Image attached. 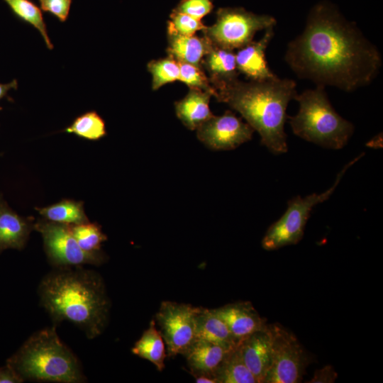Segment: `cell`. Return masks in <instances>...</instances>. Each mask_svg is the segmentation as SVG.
<instances>
[{
    "instance_id": "6da1fadb",
    "label": "cell",
    "mask_w": 383,
    "mask_h": 383,
    "mask_svg": "<svg viewBox=\"0 0 383 383\" xmlns=\"http://www.w3.org/2000/svg\"><path fill=\"white\" fill-rule=\"evenodd\" d=\"M284 60L299 78L347 92L369 85L382 65L374 44L328 2L312 8L302 33L288 43Z\"/></svg>"
},
{
    "instance_id": "7a4b0ae2",
    "label": "cell",
    "mask_w": 383,
    "mask_h": 383,
    "mask_svg": "<svg viewBox=\"0 0 383 383\" xmlns=\"http://www.w3.org/2000/svg\"><path fill=\"white\" fill-rule=\"evenodd\" d=\"M38 294L55 324L69 321L89 339L105 330L111 304L97 272L82 266L55 268L41 279Z\"/></svg>"
},
{
    "instance_id": "3957f363",
    "label": "cell",
    "mask_w": 383,
    "mask_h": 383,
    "mask_svg": "<svg viewBox=\"0 0 383 383\" xmlns=\"http://www.w3.org/2000/svg\"><path fill=\"white\" fill-rule=\"evenodd\" d=\"M214 89L217 101L239 112L272 153L287 151L284 124L287 106L297 94L294 80L278 77L264 81L237 79Z\"/></svg>"
},
{
    "instance_id": "277c9868",
    "label": "cell",
    "mask_w": 383,
    "mask_h": 383,
    "mask_svg": "<svg viewBox=\"0 0 383 383\" xmlns=\"http://www.w3.org/2000/svg\"><path fill=\"white\" fill-rule=\"evenodd\" d=\"M23 381L82 383L81 363L59 338L55 328L32 334L6 362Z\"/></svg>"
},
{
    "instance_id": "5b68a950",
    "label": "cell",
    "mask_w": 383,
    "mask_h": 383,
    "mask_svg": "<svg viewBox=\"0 0 383 383\" xmlns=\"http://www.w3.org/2000/svg\"><path fill=\"white\" fill-rule=\"evenodd\" d=\"M325 87L316 85L297 93L294 99L299 111L287 118L294 135L323 148L340 150L347 145L355 128L333 109Z\"/></svg>"
},
{
    "instance_id": "8992f818",
    "label": "cell",
    "mask_w": 383,
    "mask_h": 383,
    "mask_svg": "<svg viewBox=\"0 0 383 383\" xmlns=\"http://www.w3.org/2000/svg\"><path fill=\"white\" fill-rule=\"evenodd\" d=\"M362 155L361 154L345 165L338 174L332 187L324 192L313 193L306 197L296 196L289 200L284 214L267 230L262 240V248L266 250H274L298 243L303 237L312 209L330 198L347 170Z\"/></svg>"
},
{
    "instance_id": "52a82bcc",
    "label": "cell",
    "mask_w": 383,
    "mask_h": 383,
    "mask_svg": "<svg viewBox=\"0 0 383 383\" xmlns=\"http://www.w3.org/2000/svg\"><path fill=\"white\" fill-rule=\"evenodd\" d=\"M276 23L272 16L256 14L243 8H219L216 22L202 31L214 45L233 50L248 45L257 31L274 27Z\"/></svg>"
},
{
    "instance_id": "ba28073f",
    "label": "cell",
    "mask_w": 383,
    "mask_h": 383,
    "mask_svg": "<svg viewBox=\"0 0 383 383\" xmlns=\"http://www.w3.org/2000/svg\"><path fill=\"white\" fill-rule=\"evenodd\" d=\"M34 229L42 235L48 262L55 268L100 265L106 260L102 251L89 252L82 250L70 224L38 219L34 223Z\"/></svg>"
},
{
    "instance_id": "9c48e42d",
    "label": "cell",
    "mask_w": 383,
    "mask_h": 383,
    "mask_svg": "<svg viewBox=\"0 0 383 383\" xmlns=\"http://www.w3.org/2000/svg\"><path fill=\"white\" fill-rule=\"evenodd\" d=\"M272 335L270 367L264 383L301 382L308 356L296 337L279 323L269 324Z\"/></svg>"
},
{
    "instance_id": "30bf717a",
    "label": "cell",
    "mask_w": 383,
    "mask_h": 383,
    "mask_svg": "<svg viewBox=\"0 0 383 383\" xmlns=\"http://www.w3.org/2000/svg\"><path fill=\"white\" fill-rule=\"evenodd\" d=\"M201 306L171 301L161 302L155 316L167 357L182 355L195 339V318Z\"/></svg>"
},
{
    "instance_id": "8fae6325",
    "label": "cell",
    "mask_w": 383,
    "mask_h": 383,
    "mask_svg": "<svg viewBox=\"0 0 383 383\" xmlns=\"http://www.w3.org/2000/svg\"><path fill=\"white\" fill-rule=\"evenodd\" d=\"M254 131L248 123L228 110L202 123L196 129V136L211 149L230 150L250 140Z\"/></svg>"
},
{
    "instance_id": "7c38bea8",
    "label": "cell",
    "mask_w": 383,
    "mask_h": 383,
    "mask_svg": "<svg viewBox=\"0 0 383 383\" xmlns=\"http://www.w3.org/2000/svg\"><path fill=\"white\" fill-rule=\"evenodd\" d=\"M274 27L265 29L259 40L252 41L235 53L237 70L250 81H264L277 76L270 69L265 58V50L274 37Z\"/></svg>"
},
{
    "instance_id": "4fadbf2b",
    "label": "cell",
    "mask_w": 383,
    "mask_h": 383,
    "mask_svg": "<svg viewBox=\"0 0 383 383\" xmlns=\"http://www.w3.org/2000/svg\"><path fill=\"white\" fill-rule=\"evenodd\" d=\"M213 310L238 342L268 325L248 301L228 304Z\"/></svg>"
},
{
    "instance_id": "5bb4252c",
    "label": "cell",
    "mask_w": 383,
    "mask_h": 383,
    "mask_svg": "<svg viewBox=\"0 0 383 383\" xmlns=\"http://www.w3.org/2000/svg\"><path fill=\"white\" fill-rule=\"evenodd\" d=\"M242 358L257 383H264L267 374L272 352L270 325L252 333L238 343Z\"/></svg>"
},
{
    "instance_id": "9a60e30c",
    "label": "cell",
    "mask_w": 383,
    "mask_h": 383,
    "mask_svg": "<svg viewBox=\"0 0 383 383\" xmlns=\"http://www.w3.org/2000/svg\"><path fill=\"white\" fill-rule=\"evenodd\" d=\"M33 220L17 214L0 194V253L9 248L22 250L34 229Z\"/></svg>"
},
{
    "instance_id": "2e32d148",
    "label": "cell",
    "mask_w": 383,
    "mask_h": 383,
    "mask_svg": "<svg viewBox=\"0 0 383 383\" xmlns=\"http://www.w3.org/2000/svg\"><path fill=\"white\" fill-rule=\"evenodd\" d=\"M231 350L204 340L194 339L182 355L194 377L206 375L214 378L215 372Z\"/></svg>"
},
{
    "instance_id": "e0dca14e",
    "label": "cell",
    "mask_w": 383,
    "mask_h": 383,
    "mask_svg": "<svg viewBox=\"0 0 383 383\" xmlns=\"http://www.w3.org/2000/svg\"><path fill=\"white\" fill-rule=\"evenodd\" d=\"M168 46L167 52L178 62L202 67L205 55L210 51L213 44L204 35H185L167 28Z\"/></svg>"
},
{
    "instance_id": "ac0fdd59",
    "label": "cell",
    "mask_w": 383,
    "mask_h": 383,
    "mask_svg": "<svg viewBox=\"0 0 383 383\" xmlns=\"http://www.w3.org/2000/svg\"><path fill=\"white\" fill-rule=\"evenodd\" d=\"M211 96L208 91L189 88L187 95L174 103L176 115L184 126L196 130L213 116L209 107Z\"/></svg>"
},
{
    "instance_id": "d6986e66",
    "label": "cell",
    "mask_w": 383,
    "mask_h": 383,
    "mask_svg": "<svg viewBox=\"0 0 383 383\" xmlns=\"http://www.w3.org/2000/svg\"><path fill=\"white\" fill-rule=\"evenodd\" d=\"M195 339L204 340L229 350L239 343L213 309L203 307H200L195 318Z\"/></svg>"
},
{
    "instance_id": "ffe728a7",
    "label": "cell",
    "mask_w": 383,
    "mask_h": 383,
    "mask_svg": "<svg viewBox=\"0 0 383 383\" xmlns=\"http://www.w3.org/2000/svg\"><path fill=\"white\" fill-rule=\"evenodd\" d=\"M202 67L207 70L209 81L215 88L238 79L235 53L233 50L213 45L202 61Z\"/></svg>"
},
{
    "instance_id": "44dd1931",
    "label": "cell",
    "mask_w": 383,
    "mask_h": 383,
    "mask_svg": "<svg viewBox=\"0 0 383 383\" xmlns=\"http://www.w3.org/2000/svg\"><path fill=\"white\" fill-rule=\"evenodd\" d=\"M133 354L152 363L158 371L165 369L167 355L165 341L152 318L131 349Z\"/></svg>"
},
{
    "instance_id": "7402d4cb",
    "label": "cell",
    "mask_w": 383,
    "mask_h": 383,
    "mask_svg": "<svg viewBox=\"0 0 383 383\" xmlns=\"http://www.w3.org/2000/svg\"><path fill=\"white\" fill-rule=\"evenodd\" d=\"M214 378L216 383H257L242 358L238 344L226 355Z\"/></svg>"
},
{
    "instance_id": "603a6c76",
    "label": "cell",
    "mask_w": 383,
    "mask_h": 383,
    "mask_svg": "<svg viewBox=\"0 0 383 383\" xmlns=\"http://www.w3.org/2000/svg\"><path fill=\"white\" fill-rule=\"evenodd\" d=\"M35 209L45 219L56 223L73 225L89 221L82 201L63 199L55 204Z\"/></svg>"
},
{
    "instance_id": "cb8c5ba5",
    "label": "cell",
    "mask_w": 383,
    "mask_h": 383,
    "mask_svg": "<svg viewBox=\"0 0 383 383\" xmlns=\"http://www.w3.org/2000/svg\"><path fill=\"white\" fill-rule=\"evenodd\" d=\"M4 1L15 15L39 31L48 49L53 48L41 11L33 2L30 0H4Z\"/></svg>"
},
{
    "instance_id": "d4e9b609",
    "label": "cell",
    "mask_w": 383,
    "mask_h": 383,
    "mask_svg": "<svg viewBox=\"0 0 383 383\" xmlns=\"http://www.w3.org/2000/svg\"><path fill=\"white\" fill-rule=\"evenodd\" d=\"M65 131L89 140H99L106 134L104 120L94 111L77 117Z\"/></svg>"
},
{
    "instance_id": "484cf974",
    "label": "cell",
    "mask_w": 383,
    "mask_h": 383,
    "mask_svg": "<svg viewBox=\"0 0 383 383\" xmlns=\"http://www.w3.org/2000/svg\"><path fill=\"white\" fill-rule=\"evenodd\" d=\"M71 231L82 250L89 252L101 251L103 242L107 236L102 232L101 226L89 221L70 225Z\"/></svg>"
},
{
    "instance_id": "4316f807",
    "label": "cell",
    "mask_w": 383,
    "mask_h": 383,
    "mask_svg": "<svg viewBox=\"0 0 383 383\" xmlns=\"http://www.w3.org/2000/svg\"><path fill=\"white\" fill-rule=\"evenodd\" d=\"M148 70L152 75V89L157 90L163 85L179 80V67L172 57L153 60L148 62Z\"/></svg>"
},
{
    "instance_id": "83f0119b",
    "label": "cell",
    "mask_w": 383,
    "mask_h": 383,
    "mask_svg": "<svg viewBox=\"0 0 383 383\" xmlns=\"http://www.w3.org/2000/svg\"><path fill=\"white\" fill-rule=\"evenodd\" d=\"M178 64L179 67V81H181L189 88H196L208 91L216 97V91L210 83L203 67L181 62H178Z\"/></svg>"
},
{
    "instance_id": "f1b7e54d",
    "label": "cell",
    "mask_w": 383,
    "mask_h": 383,
    "mask_svg": "<svg viewBox=\"0 0 383 383\" xmlns=\"http://www.w3.org/2000/svg\"><path fill=\"white\" fill-rule=\"evenodd\" d=\"M205 26L201 21L197 20L187 14L172 11L167 22V28L177 33L185 35H194L197 30H203Z\"/></svg>"
},
{
    "instance_id": "f546056e",
    "label": "cell",
    "mask_w": 383,
    "mask_h": 383,
    "mask_svg": "<svg viewBox=\"0 0 383 383\" xmlns=\"http://www.w3.org/2000/svg\"><path fill=\"white\" fill-rule=\"evenodd\" d=\"M213 8L211 0H182L173 10L201 21Z\"/></svg>"
},
{
    "instance_id": "4dcf8cb0",
    "label": "cell",
    "mask_w": 383,
    "mask_h": 383,
    "mask_svg": "<svg viewBox=\"0 0 383 383\" xmlns=\"http://www.w3.org/2000/svg\"><path fill=\"white\" fill-rule=\"evenodd\" d=\"M40 9L55 16L60 21L68 18L72 0H38Z\"/></svg>"
},
{
    "instance_id": "1f68e13d",
    "label": "cell",
    "mask_w": 383,
    "mask_h": 383,
    "mask_svg": "<svg viewBox=\"0 0 383 383\" xmlns=\"http://www.w3.org/2000/svg\"><path fill=\"white\" fill-rule=\"evenodd\" d=\"M338 377V373L331 365H326L317 370L313 377L308 382L310 383H333Z\"/></svg>"
},
{
    "instance_id": "d6a6232c",
    "label": "cell",
    "mask_w": 383,
    "mask_h": 383,
    "mask_svg": "<svg viewBox=\"0 0 383 383\" xmlns=\"http://www.w3.org/2000/svg\"><path fill=\"white\" fill-rule=\"evenodd\" d=\"M23 379L8 365L0 367V383H21Z\"/></svg>"
},
{
    "instance_id": "836d02e7",
    "label": "cell",
    "mask_w": 383,
    "mask_h": 383,
    "mask_svg": "<svg viewBox=\"0 0 383 383\" xmlns=\"http://www.w3.org/2000/svg\"><path fill=\"white\" fill-rule=\"evenodd\" d=\"M17 86L18 84L16 79L6 84L0 83V100L7 95L9 90L16 89Z\"/></svg>"
},
{
    "instance_id": "e575fe53",
    "label": "cell",
    "mask_w": 383,
    "mask_h": 383,
    "mask_svg": "<svg viewBox=\"0 0 383 383\" xmlns=\"http://www.w3.org/2000/svg\"><path fill=\"white\" fill-rule=\"evenodd\" d=\"M196 383H216L215 378L206 375H198L194 377Z\"/></svg>"
},
{
    "instance_id": "d590c367",
    "label": "cell",
    "mask_w": 383,
    "mask_h": 383,
    "mask_svg": "<svg viewBox=\"0 0 383 383\" xmlns=\"http://www.w3.org/2000/svg\"><path fill=\"white\" fill-rule=\"evenodd\" d=\"M382 134H379L376 135L374 138H372L368 143L367 144L368 147L372 148H379L380 145L382 146V144L380 143H382Z\"/></svg>"
},
{
    "instance_id": "8d00e7d4",
    "label": "cell",
    "mask_w": 383,
    "mask_h": 383,
    "mask_svg": "<svg viewBox=\"0 0 383 383\" xmlns=\"http://www.w3.org/2000/svg\"><path fill=\"white\" fill-rule=\"evenodd\" d=\"M1 109V107H0V110Z\"/></svg>"
}]
</instances>
